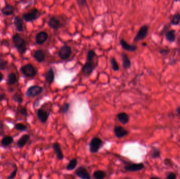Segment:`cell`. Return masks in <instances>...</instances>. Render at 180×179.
<instances>
[{"mask_svg":"<svg viewBox=\"0 0 180 179\" xmlns=\"http://www.w3.org/2000/svg\"><path fill=\"white\" fill-rule=\"evenodd\" d=\"M120 42L123 49H124L126 51L133 52H135L137 50V47L136 46L128 44L124 39H121Z\"/></svg>","mask_w":180,"mask_h":179,"instance_id":"cell-17","label":"cell"},{"mask_svg":"<svg viewBox=\"0 0 180 179\" xmlns=\"http://www.w3.org/2000/svg\"><path fill=\"white\" fill-rule=\"evenodd\" d=\"M160 155V151L156 149L153 150L152 152V157L153 158H157L159 157Z\"/></svg>","mask_w":180,"mask_h":179,"instance_id":"cell-38","label":"cell"},{"mask_svg":"<svg viewBox=\"0 0 180 179\" xmlns=\"http://www.w3.org/2000/svg\"><path fill=\"white\" fill-rule=\"evenodd\" d=\"M176 112H178V115L180 116V107H178L177 108V109H176Z\"/></svg>","mask_w":180,"mask_h":179,"instance_id":"cell-45","label":"cell"},{"mask_svg":"<svg viewBox=\"0 0 180 179\" xmlns=\"http://www.w3.org/2000/svg\"><path fill=\"white\" fill-rule=\"evenodd\" d=\"M96 66L95 65L94 60L92 61H88L86 60V63L84 64V66L82 69V72L84 75L88 76L92 74L94 69L95 68Z\"/></svg>","mask_w":180,"mask_h":179,"instance_id":"cell-7","label":"cell"},{"mask_svg":"<svg viewBox=\"0 0 180 179\" xmlns=\"http://www.w3.org/2000/svg\"><path fill=\"white\" fill-rule=\"evenodd\" d=\"M30 139V135L28 134H24L19 138L16 142V146L18 148H22L28 143Z\"/></svg>","mask_w":180,"mask_h":179,"instance_id":"cell-15","label":"cell"},{"mask_svg":"<svg viewBox=\"0 0 180 179\" xmlns=\"http://www.w3.org/2000/svg\"></svg>","mask_w":180,"mask_h":179,"instance_id":"cell-47","label":"cell"},{"mask_svg":"<svg viewBox=\"0 0 180 179\" xmlns=\"http://www.w3.org/2000/svg\"><path fill=\"white\" fill-rule=\"evenodd\" d=\"M6 95L5 93H2L0 94V102H2L3 100L5 99L6 98Z\"/></svg>","mask_w":180,"mask_h":179,"instance_id":"cell-42","label":"cell"},{"mask_svg":"<svg viewBox=\"0 0 180 179\" xmlns=\"http://www.w3.org/2000/svg\"><path fill=\"white\" fill-rule=\"evenodd\" d=\"M102 140L98 137H94L92 138L90 143V151L91 153H95L98 152L100 148L103 145Z\"/></svg>","mask_w":180,"mask_h":179,"instance_id":"cell-5","label":"cell"},{"mask_svg":"<svg viewBox=\"0 0 180 179\" xmlns=\"http://www.w3.org/2000/svg\"><path fill=\"white\" fill-rule=\"evenodd\" d=\"M43 90V88L40 86H32L26 90L25 95L28 97L34 98L41 94Z\"/></svg>","mask_w":180,"mask_h":179,"instance_id":"cell-4","label":"cell"},{"mask_svg":"<svg viewBox=\"0 0 180 179\" xmlns=\"http://www.w3.org/2000/svg\"><path fill=\"white\" fill-rule=\"evenodd\" d=\"M41 15L40 11L37 8H34L30 12L23 14L22 18L26 22H31L39 18Z\"/></svg>","mask_w":180,"mask_h":179,"instance_id":"cell-2","label":"cell"},{"mask_svg":"<svg viewBox=\"0 0 180 179\" xmlns=\"http://www.w3.org/2000/svg\"><path fill=\"white\" fill-rule=\"evenodd\" d=\"M144 165L143 163H133L130 165L124 167V169L130 172H135L141 170L144 168Z\"/></svg>","mask_w":180,"mask_h":179,"instance_id":"cell-13","label":"cell"},{"mask_svg":"<svg viewBox=\"0 0 180 179\" xmlns=\"http://www.w3.org/2000/svg\"><path fill=\"white\" fill-rule=\"evenodd\" d=\"M93 176L96 179H104L106 176V173L102 170H97L94 172Z\"/></svg>","mask_w":180,"mask_h":179,"instance_id":"cell-28","label":"cell"},{"mask_svg":"<svg viewBox=\"0 0 180 179\" xmlns=\"http://www.w3.org/2000/svg\"><path fill=\"white\" fill-rule=\"evenodd\" d=\"M110 62H111V65L113 70H114V71H118L120 69V67L115 58L114 57L111 58L110 60Z\"/></svg>","mask_w":180,"mask_h":179,"instance_id":"cell-32","label":"cell"},{"mask_svg":"<svg viewBox=\"0 0 180 179\" xmlns=\"http://www.w3.org/2000/svg\"><path fill=\"white\" fill-rule=\"evenodd\" d=\"M3 75L2 74L1 72H0V83L2 82L3 80Z\"/></svg>","mask_w":180,"mask_h":179,"instance_id":"cell-44","label":"cell"},{"mask_svg":"<svg viewBox=\"0 0 180 179\" xmlns=\"http://www.w3.org/2000/svg\"><path fill=\"white\" fill-rule=\"evenodd\" d=\"M52 147H53V149L54 150L55 153L56 154L58 159L59 160H61L63 159V158H64V155H63V152H62L60 144L58 142H55V143L53 144Z\"/></svg>","mask_w":180,"mask_h":179,"instance_id":"cell-20","label":"cell"},{"mask_svg":"<svg viewBox=\"0 0 180 179\" xmlns=\"http://www.w3.org/2000/svg\"><path fill=\"white\" fill-rule=\"evenodd\" d=\"M14 142V139L11 135H4L1 141V146L3 148L9 147Z\"/></svg>","mask_w":180,"mask_h":179,"instance_id":"cell-19","label":"cell"},{"mask_svg":"<svg viewBox=\"0 0 180 179\" xmlns=\"http://www.w3.org/2000/svg\"><path fill=\"white\" fill-rule=\"evenodd\" d=\"M45 81L48 84H51L54 80V72L52 68H50L45 75Z\"/></svg>","mask_w":180,"mask_h":179,"instance_id":"cell-22","label":"cell"},{"mask_svg":"<svg viewBox=\"0 0 180 179\" xmlns=\"http://www.w3.org/2000/svg\"><path fill=\"white\" fill-rule=\"evenodd\" d=\"M8 60L3 58H0V70H5L8 69Z\"/></svg>","mask_w":180,"mask_h":179,"instance_id":"cell-33","label":"cell"},{"mask_svg":"<svg viewBox=\"0 0 180 179\" xmlns=\"http://www.w3.org/2000/svg\"><path fill=\"white\" fill-rule=\"evenodd\" d=\"M20 72H21L26 77H33L36 75L37 71L32 64H28L22 66L20 68Z\"/></svg>","mask_w":180,"mask_h":179,"instance_id":"cell-3","label":"cell"},{"mask_svg":"<svg viewBox=\"0 0 180 179\" xmlns=\"http://www.w3.org/2000/svg\"><path fill=\"white\" fill-rule=\"evenodd\" d=\"M168 52H169V50H160V53L161 54H164V55L168 54Z\"/></svg>","mask_w":180,"mask_h":179,"instance_id":"cell-43","label":"cell"},{"mask_svg":"<svg viewBox=\"0 0 180 179\" xmlns=\"http://www.w3.org/2000/svg\"><path fill=\"white\" fill-rule=\"evenodd\" d=\"M12 167H13V171L10 175L7 177V179H14L16 177V174L18 172V166L15 163H13Z\"/></svg>","mask_w":180,"mask_h":179,"instance_id":"cell-29","label":"cell"},{"mask_svg":"<svg viewBox=\"0 0 180 179\" xmlns=\"http://www.w3.org/2000/svg\"><path fill=\"white\" fill-rule=\"evenodd\" d=\"M48 25L50 28L54 30H58L61 27L60 20L55 16H52L48 20Z\"/></svg>","mask_w":180,"mask_h":179,"instance_id":"cell-14","label":"cell"},{"mask_svg":"<svg viewBox=\"0 0 180 179\" xmlns=\"http://www.w3.org/2000/svg\"><path fill=\"white\" fill-rule=\"evenodd\" d=\"M150 179H161L160 178H158V177H152L150 178Z\"/></svg>","mask_w":180,"mask_h":179,"instance_id":"cell-46","label":"cell"},{"mask_svg":"<svg viewBox=\"0 0 180 179\" xmlns=\"http://www.w3.org/2000/svg\"><path fill=\"white\" fill-rule=\"evenodd\" d=\"M48 38V34L45 31H41L36 34L35 42L38 45H42L46 42Z\"/></svg>","mask_w":180,"mask_h":179,"instance_id":"cell-11","label":"cell"},{"mask_svg":"<svg viewBox=\"0 0 180 179\" xmlns=\"http://www.w3.org/2000/svg\"><path fill=\"white\" fill-rule=\"evenodd\" d=\"M174 30H170L166 32L165 37L166 40L170 42H173L175 40V34Z\"/></svg>","mask_w":180,"mask_h":179,"instance_id":"cell-26","label":"cell"},{"mask_svg":"<svg viewBox=\"0 0 180 179\" xmlns=\"http://www.w3.org/2000/svg\"><path fill=\"white\" fill-rule=\"evenodd\" d=\"M12 99L13 100L14 102L18 104H21L23 101V99L22 96L18 93H15L12 96Z\"/></svg>","mask_w":180,"mask_h":179,"instance_id":"cell-35","label":"cell"},{"mask_svg":"<svg viewBox=\"0 0 180 179\" xmlns=\"http://www.w3.org/2000/svg\"><path fill=\"white\" fill-rule=\"evenodd\" d=\"M114 135L118 138H122L128 135V132L121 126H115L114 128Z\"/></svg>","mask_w":180,"mask_h":179,"instance_id":"cell-12","label":"cell"},{"mask_svg":"<svg viewBox=\"0 0 180 179\" xmlns=\"http://www.w3.org/2000/svg\"><path fill=\"white\" fill-rule=\"evenodd\" d=\"M33 56L34 59L39 63L44 62L46 58L45 53L42 50H36L33 54Z\"/></svg>","mask_w":180,"mask_h":179,"instance_id":"cell-16","label":"cell"},{"mask_svg":"<svg viewBox=\"0 0 180 179\" xmlns=\"http://www.w3.org/2000/svg\"><path fill=\"white\" fill-rule=\"evenodd\" d=\"M1 45L5 46V47H9L10 45V42H9L8 40H6V39H4L1 42Z\"/></svg>","mask_w":180,"mask_h":179,"instance_id":"cell-39","label":"cell"},{"mask_svg":"<svg viewBox=\"0 0 180 179\" xmlns=\"http://www.w3.org/2000/svg\"><path fill=\"white\" fill-rule=\"evenodd\" d=\"M12 42L18 52L21 55L24 54L27 50L26 41L18 33H15L12 37Z\"/></svg>","mask_w":180,"mask_h":179,"instance_id":"cell-1","label":"cell"},{"mask_svg":"<svg viewBox=\"0 0 180 179\" xmlns=\"http://www.w3.org/2000/svg\"><path fill=\"white\" fill-rule=\"evenodd\" d=\"M75 175L81 179H91V177L88 171L83 167L78 168L75 171Z\"/></svg>","mask_w":180,"mask_h":179,"instance_id":"cell-10","label":"cell"},{"mask_svg":"<svg viewBox=\"0 0 180 179\" xmlns=\"http://www.w3.org/2000/svg\"><path fill=\"white\" fill-rule=\"evenodd\" d=\"M148 26L146 25H144L141 26V28L138 30V33L136 34V36L134 37V41L138 42L145 39L148 35Z\"/></svg>","mask_w":180,"mask_h":179,"instance_id":"cell-8","label":"cell"},{"mask_svg":"<svg viewBox=\"0 0 180 179\" xmlns=\"http://www.w3.org/2000/svg\"><path fill=\"white\" fill-rule=\"evenodd\" d=\"M117 118L118 119V121L123 125H125L126 123H128L130 119L129 116L124 112L118 113L117 115Z\"/></svg>","mask_w":180,"mask_h":179,"instance_id":"cell-23","label":"cell"},{"mask_svg":"<svg viewBox=\"0 0 180 179\" xmlns=\"http://www.w3.org/2000/svg\"><path fill=\"white\" fill-rule=\"evenodd\" d=\"M14 128L16 130H18L20 132H25L28 129V127L27 125L23 123H18L14 125Z\"/></svg>","mask_w":180,"mask_h":179,"instance_id":"cell-30","label":"cell"},{"mask_svg":"<svg viewBox=\"0 0 180 179\" xmlns=\"http://www.w3.org/2000/svg\"><path fill=\"white\" fill-rule=\"evenodd\" d=\"M77 3L79 6H85L87 4V2L86 1H84V0H78L77 1Z\"/></svg>","mask_w":180,"mask_h":179,"instance_id":"cell-40","label":"cell"},{"mask_svg":"<svg viewBox=\"0 0 180 179\" xmlns=\"http://www.w3.org/2000/svg\"><path fill=\"white\" fill-rule=\"evenodd\" d=\"M176 175L175 173H170L168 174V177H167V179H176Z\"/></svg>","mask_w":180,"mask_h":179,"instance_id":"cell-41","label":"cell"},{"mask_svg":"<svg viewBox=\"0 0 180 179\" xmlns=\"http://www.w3.org/2000/svg\"><path fill=\"white\" fill-rule=\"evenodd\" d=\"M96 56V53L93 50H90L88 51L87 56H86V60L88 61H92L94 60L95 57Z\"/></svg>","mask_w":180,"mask_h":179,"instance_id":"cell-34","label":"cell"},{"mask_svg":"<svg viewBox=\"0 0 180 179\" xmlns=\"http://www.w3.org/2000/svg\"><path fill=\"white\" fill-rule=\"evenodd\" d=\"M50 112H48L43 108H39L36 112V116L41 122L45 123L48 119Z\"/></svg>","mask_w":180,"mask_h":179,"instance_id":"cell-9","label":"cell"},{"mask_svg":"<svg viewBox=\"0 0 180 179\" xmlns=\"http://www.w3.org/2000/svg\"><path fill=\"white\" fill-rule=\"evenodd\" d=\"M180 22V14L178 13H176L174 14L172 17L171 20V24L173 25H178Z\"/></svg>","mask_w":180,"mask_h":179,"instance_id":"cell-31","label":"cell"},{"mask_svg":"<svg viewBox=\"0 0 180 179\" xmlns=\"http://www.w3.org/2000/svg\"><path fill=\"white\" fill-rule=\"evenodd\" d=\"M70 104L69 103H65L61 107L60 112L62 113H66L68 112V110L70 109Z\"/></svg>","mask_w":180,"mask_h":179,"instance_id":"cell-36","label":"cell"},{"mask_svg":"<svg viewBox=\"0 0 180 179\" xmlns=\"http://www.w3.org/2000/svg\"><path fill=\"white\" fill-rule=\"evenodd\" d=\"M0 7H1V6H0Z\"/></svg>","mask_w":180,"mask_h":179,"instance_id":"cell-48","label":"cell"},{"mask_svg":"<svg viewBox=\"0 0 180 179\" xmlns=\"http://www.w3.org/2000/svg\"><path fill=\"white\" fill-rule=\"evenodd\" d=\"M72 54V49L68 45H64L60 48L58 56L62 60H66L70 57Z\"/></svg>","mask_w":180,"mask_h":179,"instance_id":"cell-6","label":"cell"},{"mask_svg":"<svg viewBox=\"0 0 180 179\" xmlns=\"http://www.w3.org/2000/svg\"><path fill=\"white\" fill-rule=\"evenodd\" d=\"M17 82L16 75L14 73H10L8 74V78L6 80V84L8 85H13L16 83Z\"/></svg>","mask_w":180,"mask_h":179,"instance_id":"cell-24","label":"cell"},{"mask_svg":"<svg viewBox=\"0 0 180 179\" xmlns=\"http://www.w3.org/2000/svg\"><path fill=\"white\" fill-rule=\"evenodd\" d=\"M77 164H78V161L76 159L74 158V159L71 160L69 161L68 164L66 166V169L68 171H72L76 168Z\"/></svg>","mask_w":180,"mask_h":179,"instance_id":"cell-27","label":"cell"},{"mask_svg":"<svg viewBox=\"0 0 180 179\" xmlns=\"http://www.w3.org/2000/svg\"><path fill=\"white\" fill-rule=\"evenodd\" d=\"M122 63H123V67L124 69L127 70L130 68L131 66V63L130 61V59L128 58V56L126 55V54H122Z\"/></svg>","mask_w":180,"mask_h":179,"instance_id":"cell-25","label":"cell"},{"mask_svg":"<svg viewBox=\"0 0 180 179\" xmlns=\"http://www.w3.org/2000/svg\"><path fill=\"white\" fill-rule=\"evenodd\" d=\"M1 12L5 16H10L14 13V6L11 4H6L5 6L2 8Z\"/></svg>","mask_w":180,"mask_h":179,"instance_id":"cell-21","label":"cell"},{"mask_svg":"<svg viewBox=\"0 0 180 179\" xmlns=\"http://www.w3.org/2000/svg\"><path fill=\"white\" fill-rule=\"evenodd\" d=\"M20 113L24 117H28V110L25 107H21L20 109Z\"/></svg>","mask_w":180,"mask_h":179,"instance_id":"cell-37","label":"cell"},{"mask_svg":"<svg viewBox=\"0 0 180 179\" xmlns=\"http://www.w3.org/2000/svg\"><path fill=\"white\" fill-rule=\"evenodd\" d=\"M14 25L17 31L22 32L23 31V22L20 16H15L14 18Z\"/></svg>","mask_w":180,"mask_h":179,"instance_id":"cell-18","label":"cell"}]
</instances>
